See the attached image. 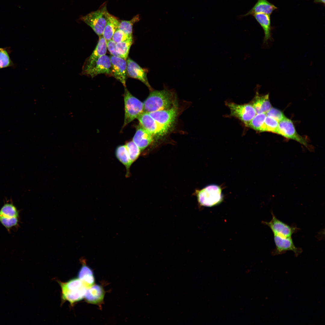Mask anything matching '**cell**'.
I'll return each instance as SVG.
<instances>
[{"mask_svg": "<svg viewBox=\"0 0 325 325\" xmlns=\"http://www.w3.org/2000/svg\"><path fill=\"white\" fill-rule=\"evenodd\" d=\"M143 104L144 111L148 113L176 106L173 94L166 89L152 91Z\"/></svg>", "mask_w": 325, "mask_h": 325, "instance_id": "obj_1", "label": "cell"}, {"mask_svg": "<svg viewBox=\"0 0 325 325\" xmlns=\"http://www.w3.org/2000/svg\"><path fill=\"white\" fill-rule=\"evenodd\" d=\"M59 283L61 289L63 300L68 301L72 305L84 297L87 288L78 277L65 283L59 282Z\"/></svg>", "mask_w": 325, "mask_h": 325, "instance_id": "obj_2", "label": "cell"}, {"mask_svg": "<svg viewBox=\"0 0 325 325\" xmlns=\"http://www.w3.org/2000/svg\"><path fill=\"white\" fill-rule=\"evenodd\" d=\"M109 13L104 2L96 11L82 16L80 19L90 26L99 36L103 35Z\"/></svg>", "mask_w": 325, "mask_h": 325, "instance_id": "obj_3", "label": "cell"}, {"mask_svg": "<svg viewBox=\"0 0 325 325\" xmlns=\"http://www.w3.org/2000/svg\"><path fill=\"white\" fill-rule=\"evenodd\" d=\"M197 200L200 204L211 207L218 204L223 200L221 188L215 184L206 186L197 193Z\"/></svg>", "mask_w": 325, "mask_h": 325, "instance_id": "obj_4", "label": "cell"}, {"mask_svg": "<svg viewBox=\"0 0 325 325\" xmlns=\"http://www.w3.org/2000/svg\"><path fill=\"white\" fill-rule=\"evenodd\" d=\"M125 118L124 126L130 123L144 112V104L125 88L124 94Z\"/></svg>", "mask_w": 325, "mask_h": 325, "instance_id": "obj_5", "label": "cell"}, {"mask_svg": "<svg viewBox=\"0 0 325 325\" xmlns=\"http://www.w3.org/2000/svg\"><path fill=\"white\" fill-rule=\"evenodd\" d=\"M82 74L93 78L101 74H105L112 76V67L110 57L104 55L99 57L92 63L84 65Z\"/></svg>", "mask_w": 325, "mask_h": 325, "instance_id": "obj_6", "label": "cell"}, {"mask_svg": "<svg viewBox=\"0 0 325 325\" xmlns=\"http://www.w3.org/2000/svg\"><path fill=\"white\" fill-rule=\"evenodd\" d=\"M137 118L141 126L151 134L154 138H159L163 137L169 130L157 123L148 113L143 112Z\"/></svg>", "mask_w": 325, "mask_h": 325, "instance_id": "obj_7", "label": "cell"}, {"mask_svg": "<svg viewBox=\"0 0 325 325\" xmlns=\"http://www.w3.org/2000/svg\"><path fill=\"white\" fill-rule=\"evenodd\" d=\"M226 105L230 110L231 115L237 118L245 124L251 120L256 114L251 104H238L227 102Z\"/></svg>", "mask_w": 325, "mask_h": 325, "instance_id": "obj_8", "label": "cell"}, {"mask_svg": "<svg viewBox=\"0 0 325 325\" xmlns=\"http://www.w3.org/2000/svg\"><path fill=\"white\" fill-rule=\"evenodd\" d=\"M271 214L272 219L269 222H263L270 228L274 235L285 238L292 237V235L299 230L296 227L289 225L278 219L273 212Z\"/></svg>", "mask_w": 325, "mask_h": 325, "instance_id": "obj_9", "label": "cell"}, {"mask_svg": "<svg viewBox=\"0 0 325 325\" xmlns=\"http://www.w3.org/2000/svg\"><path fill=\"white\" fill-rule=\"evenodd\" d=\"M178 113L176 106L169 109L148 113L157 123L169 130L175 121Z\"/></svg>", "mask_w": 325, "mask_h": 325, "instance_id": "obj_10", "label": "cell"}, {"mask_svg": "<svg viewBox=\"0 0 325 325\" xmlns=\"http://www.w3.org/2000/svg\"><path fill=\"white\" fill-rule=\"evenodd\" d=\"M277 133L295 140L306 147L308 146L305 139L297 132L292 121L286 117L278 122Z\"/></svg>", "mask_w": 325, "mask_h": 325, "instance_id": "obj_11", "label": "cell"}, {"mask_svg": "<svg viewBox=\"0 0 325 325\" xmlns=\"http://www.w3.org/2000/svg\"><path fill=\"white\" fill-rule=\"evenodd\" d=\"M111 61L112 76L126 86L127 72V62L126 60L119 57L111 55L110 57Z\"/></svg>", "mask_w": 325, "mask_h": 325, "instance_id": "obj_12", "label": "cell"}, {"mask_svg": "<svg viewBox=\"0 0 325 325\" xmlns=\"http://www.w3.org/2000/svg\"><path fill=\"white\" fill-rule=\"evenodd\" d=\"M274 235L275 245V248L273 250L274 254H280L287 251H291L294 252L295 255H297L302 252L301 248L297 247L295 246L292 237L285 238Z\"/></svg>", "mask_w": 325, "mask_h": 325, "instance_id": "obj_13", "label": "cell"}, {"mask_svg": "<svg viewBox=\"0 0 325 325\" xmlns=\"http://www.w3.org/2000/svg\"><path fill=\"white\" fill-rule=\"evenodd\" d=\"M127 62V75L129 77L138 79L145 84L152 91L147 77L148 70L143 68L135 62L128 58Z\"/></svg>", "mask_w": 325, "mask_h": 325, "instance_id": "obj_14", "label": "cell"}, {"mask_svg": "<svg viewBox=\"0 0 325 325\" xmlns=\"http://www.w3.org/2000/svg\"><path fill=\"white\" fill-rule=\"evenodd\" d=\"M254 17L263 29L265 36L263 45L265 47H268L273 41L272 37L271 18L270 15L264 14H257L253 15Z\"/></svg>", "mask_w": 325, "mask_h": 325, "instance_id": "obj_15", "label": "cell"}, {"mask_svg": "<svg viewBox=\"0 0 325 325\" xmlns=\"http://www.w3.org/2000/svg\"><path fill=\"white\" fill-rule=\"evenodd\" d=\"M154 138L151 134L140 126L137 128L132 141L141 151L148 147Z\"/></svg>", "mask_w": 325, "mask_h": 325, "instance_id": "obj_16", "label": "cell"}, {"mask_svg": "<svg viewBox=\"0 0 325 325\" xmlns=\"http://www.w3.org/2000/svg\"><path fill=\"white\" fill-rule=\"evenodd\" d=\"M104 295V291L101 286L93 285L87 289L84 297L88 303L97 304L103 301Z\"/></svg>", "mask_w": 325, "mask_h": 325, "instance_id": "obj_17", "label": "cell"}, {"mask_svg": "<svg viewBox=\"0 0 325 325\" xmlns=\"http://www.w3.org/2000/svg\"><path fill=\"white\" fill-rule=\"evenodd\" d=\"M277 9V7L267 0H258L252 8L243 16L260 13L270 15Z\"/></svg>", "mask_w": 325, "mask_h": 325, "instance_id": "obj_18", "label": "cell"}, {"mask_svg": "<svg viewBox=\"0 0 325 325\" xmlns=\"http://www.w3.org/2000/svg\"><path fill=\"white\" fill-rule=\"evenodd\" d=\"M251 104L254 107L256 114L266 113L271 107L269 94L262 96L257 94Z\"/></svg>", "mask_w": 325, "mask_h": 325, "instance_id": "obj_19", "label": "cell"}, {"mask_svg": "<svg viewBox=\"0 0 325 325\" xmlns=\"http://www.w3.org/2000/svg\"><path fill=\"white\" fill-rule=\"evenodd\" d=\"M106 41L103 35L99 36L98 44L90 56L85 60L84 65L89 64L102 56L105 55L107 52Z\"/></svg>", "mask_w": 325, "mask_h": 325, "instance_id": "obj_20", "label": "cell"}, {"mask_svg": "<svg viewBox=\"0 0 325 325\" xmlns=\"http://www.w3.org/2000/svg\"><path fill=\"white\" fill-rule=\"evenodd\" d=\"M82 261V265L78 273V278L87 289L94 285V277L91 270Z\"/></svg>", "mask_w": 325, "mask_h": 325, "instance_id": "obj_21", "label": "cell"}, {"mask_svg": "<svg viewBox=\"0 0 325 325\" xmlns=\"http://www.w3.org/2000/svg\"><path fill=\"white\" fill-rule=\"evenodd\" d=\"M115 155L117 159L125 167L126 172V177L130 176V169L132 164L125 145H121L116 149Z\"/></svg>", "mask_w": 325, "mask_h": 325, "instance_id": "obj_22", "label": "cell"}, {"mask_svg": "<svg viewBox=\"0 0 325 325\" xmlns=\"http://www.w3.org/2000/svg\"><path fill=\"white\" fill-rule=\"evenodd\" d=\"M119 21L117 17L109 14L102 35L106 41L112 39L114 33L118 28Z\"/></svg>", "mask_w": 325, "mask_h": 325, "instance_id": "obj_23", "label": "cell"}, {"mask_svg": "<svg viewBox=\"0 0 325 325\" xmlns=\"http://www.w3.org/2000/svg\"><path fill=\"white\" fill-rule=\"evenodd\" d=\"M11 52L10 47L0 48V69L9 67H15V65L10 57Z\"/></svg>", "mask_w": 325, "mask_h": 325, "instance_id": "obj_24", "label": "cell"}, {"mask_svg": "<svg viewBox=\"0 0 325 325\" xmlns=\"http://www.w3.org/2000/svg\"><path fill=\"white\" fill-rule=\"evenodd\" d=\"M132 42L133 38L131 37L126 40L116 43V51L121 57L126 60Z\"/></svg>", "mask_w": 325, "mask_h": 325, "instance_id": "obj_25", "label": "cell"}, {"mask_svg": "<svg viewBox=\"0 0 325 325\" xmlns=\"http://www.w3.org/2000/svg\"><path fill=\"white\" fill-rule=\"evenodd\" d=\"M139 20V15L137 14L129 20H120L118 28L126 35L129 36H132L133 26L134 24Z\"/></svg>", "mask_w": 325, "mask_h": 325, "instance_id": "obj_26", "label": "cell"}, {"mask_svg": "<svg viewBox=\"0 0 325 325\" xmlns=\"http://www.w3.org/2000/svg\"><path fill=\"white\" fill-rule=\"evenodd\" d=\"M278 126L277 121L271 117L266 116L259 131L270 132L277 133Z\"/></svg>", "mask_w": 325, "mask_h": 325, "instance_id": "obj_27", "label": "cell"}, {"mask_svg": "<svg viewBox=\"0 0 325 325\" xmlns=\"http://www.w3.org/2000/svg\"><path fill=\"white\" fill-rule=\"evenodd\" d=\"M266 116L265 113L257 114L251 120L245 125L254 130L259 131Z\"/></svg>", "mask_w": 325, "mask_h": 325, "instance_id": "obj_28", "label": "cell"}, {"mask_svg": "<svg viewBox=\"0 0 325 325\" xmlns=\"http://www.w3.org/2000/svg\"><path fill=\"white\" fill-rule=\"evenodd\" d=\"M125 145L132 164L139 157L141 151L132 141L127 142Z\"/></svg>", "mask_w": 325, "mask_h": 325, "instance_id": "obj_29", "label": "cell"}, {"mask_svg": "<svg viewBox=\"0 0 325 325\" xmlns=\"http://www.w3.org/2000/svg\"><path fill=\"white\" fill-rule=\"evenodd\" d=\"M0 216L7 217H18V212L16 207L12 204H5L0 210Z\"/></svg>", "mask_w": 325, "mask_h": 325, "instance_id": "obj_30", "label": "cell"}, {"mask_svg": "<svg viewBox=\"0 0 325 325\" xmlns=\"http://www.w3.org/2000/svg\"><path fill=\"white\" fill-rule=\"evenodd\" d=\"M18 221V217L7 218L0 216V222L7 229L16 226Z\"/></svg>", "mask_w": 325, "mask_h": 325, "instance_id": "obj_31", "label": "cell"}, {"mask_svg": "<svg viewBox=\"0 0 325 325\" xmlns=\"http://www.w3.org/2000/svg\"><path fill=\"white\" fill-rule=\"evenodd\" d=\"M266 114V116L272 118L278 122L286 117L281 111L273 107H271Z\"/></svg>", "mask_w": 325, "mask_h": 325, "instance_id": "obj_32", "label": "cell"}, {"mask_svg": "<svg viewBox=\"0 0 325 325\" xmlns=\"http://www.w3.org/2000/svg\"><path fill=\"white\" fill-rule=\"evenodd\" d=\"M131 37H132V36L126 35L118 28L114 33L112 39L116 43L126 40Z\"/></svg>", "mask_w": 325, "mask_h": 325, "instance_id": "obj_33", "label": "cell"}, {"mask_svg": "<svg viewBox=\"0 0 325 325\" xmlns=\"http://www.w3.org/2000/svg\"><path fill=\"white\" fill-rule=\"evenodd\" d=\"M106 44L107 48L112 55L120 57V55L116 52V43L115 42L111 39L109 41H106Z\"/></svg>", "mask_w": 325, "mask_h": 325, "instance_id": "obj_34", "label": "cell"}, {"mask_svg": "<svg viewBox=\"0 0 325 325\" xmlns=\"http://www.w3.org/2000/svg\"><path fill=\"white\" fill-rule=\"evenodd\" d=\"M314 2L316 3L322 4L324 5L325 0H314Z\"/></svg>", "mask_w": 325, "mask_h": 325, "instance_id": "obj_35", "label": "cell"}]
</instances>
